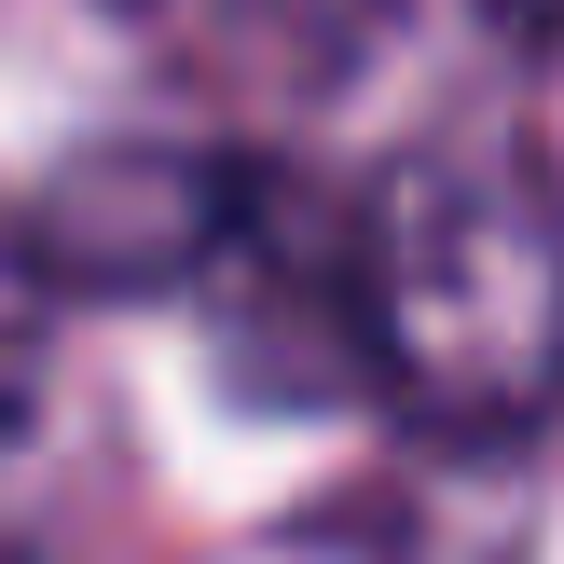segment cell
Masks as SVG:
<instances>
[{
	"mask_svg": "<svg viewBox=\"0 0 564 564\" xmlns=\"http://www.w3.org/2000/svg\"><path fill=\"white\" fill-rule=\"evenodd\" d=\"M358 372L413 455H523L564 413V165L510 110L386 152L358 207Z\"/></svg>",
	"mask_w": 564,
	"mask_h": 564,
	"instance_id": "1",
	"label": "cell"
},
{
	"mask_svg": "<svg viewBox=\"0 0 564 564\" xmlns=\"http://www.w3.org/2000/svg\"><path fill=\"white\" fill-rule=\"evenodd\" d=\"M262 165L235 138H193V124H124V138H83L55 152V180L28 193V275L69 303H152L220 275Z\"/></svg>",
	"mask_w": 564,
	"mask_h": 564,
	"instance_id": "2",
	"label": "cell"
},
{
	"mask_svg": "<svg viewBox=\"0 0 564 564\" xmlns=\"http://www.w3.org/2000/svg\"><path fill=\"white\" fill-rule=\"evenodd\" d=\"M220 275H235V317H220V372L248 386V400H345L358 372V207L345 235L317 220V193L303 180H262L235 220V248H220Z\"/></svg>",
	"mask_w": 564,
	"mask_h": 564,
	"instance_id": "3",
	"label": "cell"
},
{
	"mask_svg": "<svg viewBox=\"0 0 564 564\" xmlns=\"http://www.w3.org/2000/svg\"><path fill=\"white\" fill-rule=\"evenodd\" d=\"M372 14H386V0H207L220 55H235V69H275V83H317V69H345Z\"/></svg>",
	"mask_w": 564,
	"mask_h": 564,
	"instance_id": "4",
	"label": "cell"
},
{
	"mask_svg": "<svg viewBox=\"0 0 564 564\" xmlns=\"http://www.w3.org/2000/svg\"><path fill=\"white\" fill-rule=\"evenodd\" d=\"M496 28H523V42H564V0H482Z\"/></svg>",
	"mask_w": 564,
	"mask_h": 564,
	"instance_id": "5",
	"label": "cell"
}]
</instances>
